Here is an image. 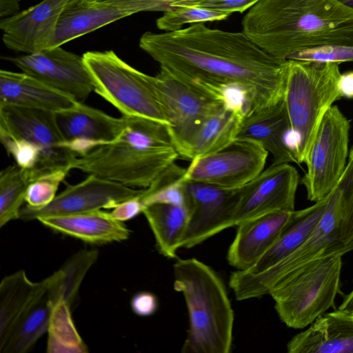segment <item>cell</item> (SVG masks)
Wrapping results in <instances>:
<instances>
[{
	"label": "cell",
	"instance_id": "obj_4",
	"mask_svg": "<svg viewBox=\"0 0 353 353\" xmlns=\"http://www.w3.org/2000/svg\"><path fill=\"white\" fill-rule=\"evenodd\" d=\"M353 250V197L338 186L334 189L319 223L293 252L256 274L236 270L229 285L236 299L244 301L269 294L272 288L305 265Z\"/></svg>",
	"mask_w": 353,
	"mask_h": 353
},
{
	"label": "cell",
	"instance_id": "obj_17",
	"mask_svg": "<svg viewBox=\"0 0 353 353\" xmlns=\"http://www.w3.org/2000/svg\"><path fill=\"white\" fill-rule=\"evenodd\" d=\"M54 114L65 146L77 157L114 141L125 125L123 116L114 117L80 102Z\"/></svg>",
	"mask_w": 353,
	"mask_h": 353
},
{
	"label": "cell",
	"instance_id": "obj_36",
	"mask_svg": "<svg viewBox=\"0 0 353 353\" xmlns=\"http://www.w3.org/2000/svg\"><path fill=\"white\" fill-rule=\"evenodd\" d=\"M320 63L353 61V46L327 45L306 49L290 54L287 60Z\"/></svg>",
	"mask_w": 353,
	"mask_h": 353
},
{
	"label": "cell",
	"instance_id": "obj_39",
	"mask_svg": "<svg viewBox=\"0 0 353 353\" xmlns=\"http://www.w3.org/2000/svg\"><path fill=\"white\" fill-rule=\"evenodd\" d=\"M104 1V0H103ZM129 10L132 14L145 11L165 12L175 0H105Z\"/></svg>",
	"mask_w": 353,
	"mask_h": 353
},
{
	"label": "cell",
	"instance_id": "obj_2",
	"mask_svg": "<svg viewBox=\"0 0 353 353\" xmlns=\"http://www.w3.org/2000/svg\"><path fill=\"white\" fill-rule=\"evenodd\" d=\"M242 28L280 60L322 46H353V10L337 0H259L244 16Z\"/></svg>",
	"mask_w": 353,
	"mask_h": 353
},
{
	"label": "cell",
	"instance_id": "obj_45",
	"mask_svg": "<svg viewBox=\"0 0 353 353\" xmlns=\"http://www.w3.org/2000/svg\"><path fill=\"white\" fill-rule=\"evenodd\" d=\"M337 311L344 315H353V289L345 296Z\"/></svg>",
	"mask_w": 353,
	"mask_h": 353
},
{
	"label": "cell",
	"instance_id": "obj_26",
	"mask_svg": "<svg viewBox=\"0 0 353 353\" xmlns=\"http://www.w3.org/2000/svg\"><path fill=\"white\" fill-rule=\"evenodd\" d=\"M332 192L310 207L295 210L293 216L274 243L254 265L244 271L250 274L261 272L297 249L319 223L327 207Z\"/></svg>",
	"mask_w": 353,
	"mask_h": 353
},
{
	"label": "cell",
	"instance_id": "obj_31",
	"mask_svg": "<svg viewBox=\"0 0 353 353\" xmlns=\"http://www.w3.org/2000/svg\"><path fill=\"white\" fill-rule=\"evenodd\" d=\"M30 172L17 165H10L0 173V227L20 219V211L28 185Z\"/></svg>",
	"mask_w": 353,
	"mask_h": 353
},
{
	"label": "cell",
	"instance_id": "obj_29",
	"mask_svg": "<svg viewBox=\"0 0 353 353\" xmlns=\"http://www.w3.org/2000/svg\"><path fill=\"white\" fill-rule=\"evenodd\" d=\"M245 116L223 107L210 116L194 138L187 157L192 161L217 152L234 141Z\"/></svg>",
	"mask_w": 353,
	"mask_h": 353
},
{
	"label": "cell",
	"instance_id": "obj_23",
	"mask_svg": "<svg viewBox=\"0 0 353 353\" xmlns=\"http://www.w3.org/2000/svg\"><path fill=\"white\" fill-rule=\"evenodd\" d=\"M56 232L92 244H105L125 241L130 231L119 221L101 210L86 212L45 216L37 219Z\"/></svg>",
	"mask_w": 353,
	"mask_h": 353
},
{
	"label": "cell",
	"instance_id": "obj_47",
	"mask_svg": "<svg viewBox=\"0 0 353 353\" xmlns=\"http://www.w3.org/2000/svg\"><path fill=\"white\" fill-rule=\"evenodd\" d=\"M87 1H91V2H99V1H102L103 0H87Z\"/></svg>",
	"mask_w": 353,
	"mask_h": 353
},
{
	"label": "cell",
	"instance_id": "obj_24",
	"mask_svg": "<svg viewBox=\"0 0 353 353\" xmlns=\"http://www.w3.org/2000/svg\"><path fill=\"white\" fill-rule=\"evenodd\" d=\"M60 299L59 281L54 272L48 276L45 288L23 314L0 348L1 353H26L31 350L48 332L54 305Z\"/></svg>",
	"mask_w": 353,
	"mask_h": 353
},
{
	"label": "cell",
	"instance_id": "obj_40",
	"mask_svg": "<svg viewBox=\"0 0 353 353\" xmlns=\"http://www.w3.org/2000/svg\"><path fill=\"white\" fill-rule=\"evenodd\" d=\"M144 208L139 195L119 203L110 214L116 220L123 222L134 218L143 212Z\"/></svg>",
	"mask_w": 353,
	"mask_h": 353
},
{
	"label": "cell",
	"instance_id": "obj_19",
	"mask_svg": "<svg viewBox=\"0 0 353 353\" xmlns=\"http://www.w3.org/2000/svg\"><path fill=\"white\" fill-rule=\"evenodd\" d=\"M294 211L272 212L238 224L227 254L230 265L239 271L250 269L277 240Z\"/></svg>",
	"mask_w": 353,
	"mask_h": 353
},
{
	"label": "cell",
	"instance_id": "obj_13",
	"mask_svg": "<svg viewBox=\"0 0 353 353\" xmlns=\"http://www.w3.org/2000/svg\"><path fill=\"white\" fill-rule=\"evenodd\" d=\"M189 219L181 248H192L232 226L241 188L224 189L187 181Z\"/></svg>",
	"mask_w": 353,
	"mask_h": 353
},
{
	"label": "cell",
	"instance_id": "obj_9",
	"mask_svg": "<svg viewBox=\"0 0 353 353\" xmlns=\"http://www.w3.org/2000/svg\"><path fill=\"white\" fill-rule=\"evenodd\" d=\"M152 84L168 121L179 157L187 160L190 145L204 122L223 105L161 68Z\"/></svg>",
	"mask_w": 353,
	"mask_h": 353
},
{
	"label": "cell",
	"instance_id": "obj_7",
	"mask_svg": "<svg viewBox=\"0 0 353 353\" xmlns=\"http://www.w3.org/2000/svg\"><path fill=\"white\" fill-rule=\"evenodd\" d=\"M341 268V256L314 261L274 286L269 295L281 321L303 329L333 307Z\"/></svg>",
	"mask_w": 353,
	"mask_h": 353
},
{
	"label": "cell",
	"instance_id": "obj_11",
	"mask_svg": "<svg viewBox=\"0 0 353 353\" xmlns=\"http://www.w3.org/2000/svg\"><path fill=\"white\" fill-rule=\"evenodd\" d=\"M0 133L26 140L41 150L32 181L61 169H72L77 155L64 145L53 112L0 105Z\"/></svg>",
	"mask_w": 353,
	"mask_h": 353
},
{
	"label": "cell",
	"instance_id": "obj_12",
	"mask_svg": "<svg viewBox=\"0 0 353 353\" xmlns=\"http://www.w3.org/2000/svg\"><path fill=\"white\" fill-rule=\"evenodd\" d=\"M268 154L256 141L236 139L217 152L191 161L185 177L188 181L236 189L263 170Z\"/></svg>",
	"mask_w": 353,
	"mask_h": 353
},
{
	"label": "cell",
	"instance_id": "obj_42",
	"mask_svg": "<svg viewBox=\"0 0 353 353\" xmlns=\"http://www.w3.org/2000/svg\"><path fill=\"white\" fill-rule=\"evenodd\" d=\"M339 183L353 196V146L350 150L346 167Z\"/></svg>",
	"mask_w": 353,
	"mask_h": 353
},
{
	"label": "cell",
	"instance_id": "obj_27",
	"mask_svg": "<svg viewBox=\"0 0 353 353\" xmlns=\"http://www.w3.org/2000/svg\"><path fill=\"white\" fill-rule=\"evenodd\" d=\"M48 277L30 281L24 270L5 276L0 284V348L5 344L17 322L43 291Z\"/></svg>",
	"mask_w": 353,
	"mask_h": 353
},
{
	"label": "cell",
	"instance_id": "obj_43",
	"mask_svg": "<svg viewBox=\"0 0 353 353\" xmlns=\"http://www.w3.org/2000/svg\"><path fill=\"white\" fill-rule=\"evenodd\" d=\"M339 88L341 97L353 99V71L341 74Z\"/></svg>",
	"mask_w": 353,
	"mask_h": 353
},
{
	"label": "cell",
	"instance_id": "obj_3",
	"mask_svg": "<svg viewBox=\"0 0 353 353\" xmlns=\"http://www.w3.org/2000/svg\"><path fill=\"white\" fill-rule=\"evenodd\" d=\"M123 130L113 142L78 157L72 169L131 188H147L179 157L167 125L122 115Z\"/></svg>",
	"mask_w": 353,
	"mask_h": 353
},
{
	"label": "cell",
	"instance_id": "obj_33",
	"mask_svg": "<svg viewBox=\"0 0 353 353\" xmlns=\"http://www.w3.org/2000/svg\"><path fill=\"white\" fill-rule=\"evenodd\" d=\"M98 257L96 250H81L69 259L60 268L63 272L61 281V299L70 307L76 300L81 283L90 267Z\"/></svg>",
	"mask_w": 353,
	"mask_h": 353
},
{
	"label": "cell",
	"instance_id": "obj_14",
	"mask_svg": "<svg viewBox=\"0 0 353 353\" xmlns=\"http://www.w3.org/2000/svg\"><path fill=\"white\" fill-rule=\"evenodd\" d=\"M17 67L48 85L83 103L94 86L83 56L57 46L26 55L9 57Z\"/></svg>",
	"mask_w": 353,
	"mask_h": 353
},
{
	"label": "cell",
	"instance_id": "obj_44",
	"mask_svg": "<svg viewBox=\"0 0 353 353\" xmlns=\"http://www.w3.org/2000/svg\"><path fill=\"white\" fill-rule=\"evenodd\" d=\"M19 0H0L1 17L14 15L19 12Z\"/></svg>",
	"mask_w": 353,
	"mask_h": 353
},
{
	"label": "cell",
	"instance_id": "obj_25",
	"mask_svg": "<svg viewBox=\"0 0 353 353\" xmlns=\"http://www.w3.org/2000/svg\"><path fill=\"white\" fill-rule=\"evenodd\" d=\"M289 123L283 101L246 117L236 139L259 143L273 157L272 164L295 163L296 160L285 143Z\"/></svg>",
	"mask_w": 353,
	"mask_h": 353
},
{
	"label": "cell",
	"instance_id": "obj_20",
	"mask_svg": "<svg viewBox=\"0 0 353 353\" xmlns=\"http://www.w3.org/2000/svg\"><path fill=\"white\" fill-rule=\"evenodd\" d=\"M133 14L128 9L108 1H70L57 22L47 49L63 44Z\"/></svg>",
	"mask_w": 353,
	"mask_h": 353
},
{
	"label": "cell",
	"instance_id": "obj_1",
	"mask_svg": "<svg viewBox=\"0 0 353 353\" xmlns=\"http://www.w3.org/2000/svg\"><path fill=\"white\" fill-rule=\"evenodd\" d=\"M139 46L161 68L225 108L249 103V116L283 101L287 60L271 56L243 31L199 23L172 32H146Z\"/></svg>",
	"mask_w": 353,
	"mask_h": 353
},
{
	"label": "cell",
	"instance_id": "obj_38",
	"mask_svg": "<svg viewBox=\"0 0 353 353\" xmlns=\"http://www.w3.org/2000/svg\"><path fill=\"white\" fill-rule=\"evenodd\" d=\"M259 0H175L171 6H185L208 8L232 14L249 10Z\"/></svg>",
	"mask_w": 353,
	"mask_h": 353
},
{
	"label": "cell",
	"instance_id": "obj_34",
	"mask_svg": "<svg viewBox=\"0 0 353 353\" xmlns=\"http://www.w3.org/2000/svg\"><path fill=\"white\" fill-rule=\"evenodd\" d=\"M230 14L208 8L185 6H173L157 19V26L159 30L172 32L180 30L187 23H199L224 20Z\"/></svg>",
	"mask_w": 353,
	"mask_h": 353
},
{
	"label": "cell",
	"instance_id": "obj_5",
	"mask_svg": "<svg viewBox=\"0 0 353 353\" xmlns=\"http://www.w3.org/2000/svg\"><path fill=\"white\" fill-rule=\"evenodd\" d=\"M173 274L174 289L182 293L189 316V328L181 352L229 353L234 317L220 276L196 259H178Z\"/></svg>",
	"mask_w": 353,
	"mask_h": 353
},
{
	"label": "cell",
	"instance_id": "obj_48",
	"mask_svg": "<svg viewBox=\"0 0 353 353\" xmlns=\"http://www.w3.org/2000/svg\"><path fill=\"white\" fill-rule=\"evenodd\" d=\"M340 313V312H339ZM344 315V314H343ZM353 320V315H345Z\"/></svg>",
	"mask_w": 353,
	"mask_h": 353
},
{
	"label": "cell",
	"instance_id": "obj_6",
	"mask_svg": "<svg viewBox=\"0 0 353 353\" xmlns=\"http://www.w3.org/2000/svg\"><path fill=\"white\" fill-rule=\"evenodd\" d=\"M339 65L287 60L283 103L298 165L307 163L323 117L341 98Z\"/></svg>",
	"mask_w": 353,
	"mask_h": 353
},
{
	"label": "cell",
	"instance_id": "obj_10",
	"mask_svg": "<svg viewBox=\"0 0 353 353\" xmlns=\"http://www.w3.org/2000/svg\"><path fill=\"white\" fill-rule=\"evenodd\" d=\"M350 130L349 119L332 105L322 119L301 179L308 200L318 202L337 185L349 157Z\"/></svg>",
	"mask_w": 353,
	"mask_h": 353
},
{
	"label": "cell",
	"instance_id": "obj_41",
	"mask_svg": "<svg viewBox=\"0 0 353 353\" xmlns=\"http://www.w3.org/2000/svg\"><path fill=\"white\" fill-rule=\"evenodd\" d=\"M131 307L133 312L139 316H150L158 308V300L157 296L151 292H140L132 297Z\"/></svg>",
	"mask_w": 353,
	"mask_h": 353
},
{
	"label": "cell",
	"instance_id": "obj_35",
	"mask_svg": "<svg viewBox=\"0 0 353 353\" xmlns=\"http://www.w3.org/2000/svg\"><path fill=\"white\" fill-rule=\"evenodd\" d=\"M69 171V169H61L41 175L33 180L27 189L25 197L26 205L32 208H41L50 203Z\"/></svg>",
	"mask_w": 353,
	"mask_h": 353
},
{
	"label": "cell",
	"instance_id": "obj_46",
	"mask_svg": "<svg viewBox=\"0 0 353 353\" xmlns=\"http://www.w3.org/2000/svg\"><path fill=\"white\" fill-rule=\"evenodd\" d=\"M341 3L353 10V0H337Z\"/></svg>",
	"mask_w": 353,
	"mask_h": 353
},
{
	"label": "cell",
	"instance_id": "obj_21",
	"mask_svg": "<svg viewBox=\"0 0 353 353\" xmlns=\"http://www.w3.org/2000/svg\"><path fill=\"white\" fill-rule=\"evenodd\" d=\"M78 101L23 72L0 70V105L57 112Z\"/></svg>",
	"mask_w": 353,
	"mask_h": 353
},
{
	"label": "cell",
	"instance_id": "obj_8",
	"mask_svg": "<svg viewBox=\"0 0 353 353\" xmlns=\"http://www.w3.org/2000/svg\"><path fill=\"white\" fill-rule=\"evenodd\" d=\"M83 57L94 92L122 115L147 118L168 126L152 84V76L130 65L112 50L90 51Z\"/></svg>",
	"mask_w": 353,
	"mask_h": 353
},
{
	"label": "cell",
	"instance_id": "obj_28",
	"mask_svg": "<svg viewBox=\"0 0 353 353\" xmlns=\"http://www.w3.org/2000/svg\"><path fill=\"white\" fill-rule=\"evenodd\" d=\"M142 213L154 234L159 252L167 258H175L188 225L189 208L155 203L145 207Z\"/></svg>",
	"mask_w": 353,
	"mask_h": 353
},
{
	"label": "cell",
	"instance_id": "obj_18",
	"mask_svg": "<svg viewBox=\"0 0 353 353\" xmlns=\"http://www.w3.org/2000/svg\"><path fill=\"white\" fill-rule=\"evenodd\" d=\"M71 0H42L1 20L3 41L10 50L32 54L48 48L63 9Z\"/></svg>",
	"mask_w": 353,
	"mask_h": 353
},
{
	"label": "cell",
	"instance_id": "obj_16",
	"mask_svg": "<svg viewBox=\"0 0 353 353\" xmlns=\"http://www.w3.org/2000/svg\"><path fill=\"white\" fill-rule=\"evenodd\" d=\"M144 188L135 189L89 174L77 184L68 186L48 205L32 208L27 205L20 211V219L31 221L45 216L65 215L104 209L141 195Z\"/></svg>",
	"mask_w": 353,
	"mask_h": 353
},
{
	"label": "cell",
	"instance_id": "obj_15",
	"mask_svg": "<svg viewBox=\"0 0 353 353\" xmlns=\"http://www.w3.org/2000/svg\"><path fill=\"white\" fill-rule=\"evenodd\" d=\"M299 182V174L293 165L272 164L241 187L232 226L272 212L294 211Z\"/></svg>",
	"mask_w": 353,
	"mask_h": 353
},
{
	"label": "cell",
	"instance_id": "obj_30",
	"mask_svg": "<svg viewBox=\"0 0 353 353\" xmlns=\"http://www.w3.org/2000/svg\"><path fill=\"white\" fill-rule=\"evenodd\" d=\"M186 168L174 163L165 168L147 188L140 199L144 207L155 203L189 205Z\"/></svg>",
	"mask_w": 353,
	"mask_h": 353
},
{
	"label": "cell",
	"instance_id": "obj_32",
	"mask_svg": "<svg viewBox=\"0 0 353 353\" xmlns=\"http://www.w3.org/2000/svg\"><path fill=\"white\" fill-rule=\"evenodd\" d=\"M48 332V352H88L73 323L71 307L63 300L54 305Z\"/></svg>",
	"mask_w": 353,
	"mask_h": 353
},
{
	"label": "cell",
	"instance_id": "obj_37",
	"mask_svg": "<svg viewBox=\"0 0 353 353\" xmlns=\"http://www.w3.org/2000/svg\"><path fill=\"white\" fill-rule=\"evenodd\" d=\"M0 139L6 152L14 158L17 165L29 171L30 174L39 162L41 149L26 140L3 133H0Z\"/></svg>",
	"mask_w": 353,
	"mask_h": 353
},
{
	"label": "cell",
	"instance_id": "obj_22",
	"mask_svg": "<svg viewBox=\"0 0 353 353\" xmlns=\"http://www.w3.org/2000/svg\"><path fill=\"white\" fill-rule=\"evenodd\" d=\"M289 353H353V320L337 310L323 314L288 343Z\"/></svg>",
	"mask_w": 353,
	"mask_h": 353
}]
</instances>
